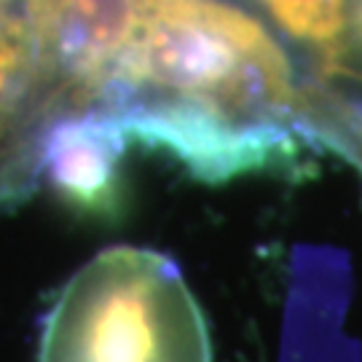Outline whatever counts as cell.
I'll list each match as a JSON object with an SVG mask.
<instances>
[{"instance_id": "1", "label": "cell", "mask_w": 362, "mask_h": 362, "mask_svg": "<svg viewBox=\"0 0 362 362\" xmlns=\"http://www.w3.org/2000/svg\"><path fill=\"white\" fill-rule=\"evenodd\" d=\"M38 362H212V344L180 269L156 250L118 245L59 290Z\"/></svg>"}, {"instance_id": "2", "label": "cell", "mask_w": 362, "mask_h": 362, "mask_svg": "<svg viewBox=\"0 0 362 362\" xmlns=\"http://www.w3.org/2000/svg\"><path fill=\"white\" fill-rule=\"evenodd\" d=\"M127 134L105 116H65L54 121L40 151V172L70 204L110 212L118 202V167Z\"/></svg>"}]
</instances>
